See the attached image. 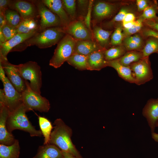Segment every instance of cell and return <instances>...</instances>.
Masks as SVG:
<instances>
[{
	"label": "cell",
	"instance_id": "cell-12",
	"mask_svg": "<svg viewBox=\"0 0 158 158\" xmlns=\"http://www.w3.org/2000/svg\"><path fill=\"white\" fill-rule=\"evenodd\" d=\"M9 8L17 11L22 20L35 19L39 16L36 6L33 1H11Z\"/></svg>",
	"mask_w": 158,
	"mask_h": 158
},
{
	"label": "cell",
	"instance_id": "cell-31",
	"mask_svg": "<svg viewBox=\"0 0 158 158\" xmlns=\"http://www.w3.org/2000/svg\"><path fill=\"white\" fill-rule=\"evenodd\" d=\"M125 52L124 49L120 47H113L105 49L104 51L105 58L107 61L119 59Z\"/></svg>",
	"mask_w": 158,
	"mask_h": 158
},
{
	"label": "cell",
	"instance_id": "cell-40",
	"mask_svg": "<svg viewBox=\"0 0 158 158\" xmlns=\"http://www.w3.org/2000/svg\"><path fill=\"white\" fill-rule=\"evenodd\" d=\"M143 34L145 36L153 37L158 40V32L150 28L146 29Z\"/></svg>",
	"mask_w": 158,
	"mask_h": 158
},
{
	"label": "cell",
	"instance_id": "cell-11",
	"mask_svg": "<svg viewBox=\"0 0 158 158\" xmlns=\"http://www.w3.org/2000/svg\"><path fill=\"white\" fill-rule=\"evenodd\" d=\"M5 74L16 90L22 93L26 88L24 80L19 73L17 65L12 64L8 61H0Z\"/></svg>",
	"mask_w": 158,
	"mask_h": 158
},
{
	"label": "cell",
	"instance_id": "cell-22",
	"mask_svg": "<svg viewBox=\"0 0 158 158\" xmlns=\"http://www.w3.org/2000/svg\"><path fill=\"white\" fill-rule=\"evenodd\" d=\"M112 31L106 30L96 25H93L92 31L93 38L103 49L106 48L109 43L110 36Z\"/></svg>",
	"mask_w": 158,
	"mask_h": 158
},
{
	"label": "cell",
	"instance_id": "cell-25",
	"mask_svg": "<svg viewBox=\"0 0 158 158\" xmlns=\"http://www.w3.org/2000/svg\"><path fill=\"white\" fill-rule=\"evenodd\" d=\"M38 119L40 130L44 138L43 145L49 144L54 127L49 120L45 117L38 116Z\"/></svg>",
	"mask_w": 158,
	"mask_h": 158
},
{
	"label": "cell",
	"instance_id": "cell-43",
	"mask_svg": "<svg viewBox=\"0 0 158 158\" xmlns=\"http://www.w3.org/2000/svg\"><path fill=\"white\" fill-rule=\"evenodd\" d=\"M6 23L5 14L0 12V28H1Z\"/></svg>",
	"mask_w": 158,
	"mask_h": 158
},
{
	"label": "cell",
	"instance_id": "cell-8",
	"mask_svg": "<svg viewBox=\"0 0 158 158\" xmlns=\"http://www.w3.org/2000/svg\"><path fill=\"white\" fill-rule=\"evenodd\" d=\"M33 1L36 6L40 18V31L51 27H62L61 22L58 16L51 11L42 1Z\"/></svg>",
	"mask_w": 158,
	"mask_h": 158
},
{
	"label": "cell",
	"instance_id": "cell-26",
	"mask_svg": "<svg viewBox=\"0 0 158 158\" xmlns=\"http://www.w3.org/2000/svg\"><path fill=\"white\" fill-rule=\"evenodd\" d=\"M39 26L35 19L22 20L16 28L18 33H28L39 30Z\"/></svg>",
	"mask_w": 158,
	"mask_h": 158
},
{
	"label": "cell",
	"instance_id": "cell-5",
	"mask_svg": "<svg viewBox=\"0 0 158 158\" xmlns=\"http://www.w3.org/2000/svg\"><path fill=\"white\" fill-rule=\"evenodd\" d=\"M77 40L66 34L58 43L49 65L55 68L60 67L74 53Z\"/></svg>",
	"mask_w": 158,
	"mask_h": 158
},
{
	"label": "cell",
	"instance_id": "cell-17",
	"mask_svg": "<svg viewBox=\"0 0 158 158\" xmlns=\"http://www.w3.org/2000/svg\"><path fill=\"white\" fill-rule=\"evenodd\" d=\"M42 2L52 12L60 18L63 28L67 26L71 21L64 10L60 0H42Z\"/></svg>",
	"mask_w": 158,
	"mask_h": 158
},
{
	"label": "cell",
	"instance_id": "cell-35",
	"mask_svg": "<svg viewBox=\"0 0 158 158\" xmlns=\"http://www.w3.org/2000/svg\"><path fill=\"white\" fill-rule=\"evenodd\" d=\"M124 37L122 29L120 27H118L112 33L111 38L110 44L115 46L120 44Z\"/></svg>",
	"mask_w": 158,
	"mask_h": 158
},
{
	"label": "cell",
	"instance_id": "cell-48",
	"mask_svg": "<svg viewBox=\"0 0 158 158\" xmlns=\"http://www.w3.org/2000/svg\"><path fill=\"white\" fill-rule=\"evenodd\" d=\"M152 20L156 23H158V17L157 16L156 18Z\"/></svg>",
	"mask_w": 158,
	"mask_h": 158
},
{
	"label": "cell",
	"instance_id": "cell-7",
	"mask_svg": "<svg viewBox=\"0 0 158 158\" xmlns=\"http://www.w3.org/2000/svg\"><path fill=\"white\" fill-rule=\"evenodd\" d=\"M26 85L25 90L22 93L23 103L28 111L35 110L40 112H47L50 108L48 99L33 91L29 82L25 80Z\"/></svg>",
	"mask_w": 158,
	"mask_h": 158
},
{
	"label": "cell",
	"instance_id": "cell-1",
	"mask_svg": "<svg viewBox=\"0 0 158 158\" xmlns=\"http://www.w3.org/2000/svg\"><path fill=\"white\" fill-rule=\"evenodd\" d=\"M66 34L62 27L49 28L38 31L33 36L14 47L11 52L22 51L28 47L33 45L40 49L51 47L58 44Z\"/></svg>",
	"mask_w": 158,
	"mask_h": 158
},
{
	"label": "cell",
	"instance_id": "cell-19",
	"mask_svg": "<svg viewBox=\"0 0 158 158\" xmlns=\"http://www.w3.org/2000/svg\"><path fill=\"white\" fill-rule=\"evenodd\" d=\"M105 49L95 51L88 56V70L99 71L107 66V63L104 57Z\"/></svg>",
	"mask_w": 158,
	"mask_h": 158
},
{
	"label": "cell",
	"instance_id": "cell-6",
	"mask_svg": "<svg viewBox=\"0 0 158 158\" xmlns=\"http://www.w3.org/2000/svg\"><path fill=\"white\" fill-rule=\"evenodd\" d=\"M17 67L22 78L24 80L30 81L31 88L41 94L42 74L40 66L36 62L30 61L18 65Z\"/></svg>",
	"mask_w": 158,
	"mask_h": 158
},
{
	"label": "cell",
	"instance_id": "cell-18",
	"mask_svg": "<svg viewBox=\"0 0 158 158\" xmlns=\"http://www.w3.org/2000/svg\"><path fill=\"white\" fill-rule=\"evenodd\" d=\"M103 49H105L94 40H77L74 53L87 56L95 51Z\"/></svg>",
	"mask_w": 158,
	"mask_h": 158
},
{
	"label": "cell",
	"instance_id": "cell-16",
	"mask_svg": "<svg viewBox=\"0 0 158 158\" xmlns=\"http://www.w3.org/2000/svg\"><path fill=\"white\" fill-rule=\"evenodd\" d=\"M142 114L147 120L152 133H154L155 124L158 121V98L148 100L143 109Z\"/></svg>",
	"mask_w": 158,
	"mask_h": 158
},
{
	"label": "cell",
	"instance_id": "cell-15",
	"mask_svg": "<svg viewBox=\"0 0 158 158\" xmlns=\"http://www.w3.org/2000/svg\"><path fill=\"white\" fill-rule=\"evenodd\" d=\"M9 112L5 106L0 104V143L7 145H12L16 140L7 128L6 121Z\"/></svg>",
	"mask_w": 158,
	"mask_h": 158
},
{
	"label": "cell",
	"instance_id": "cell-47",
	"mask_svg": "<svg viewBox=\"0 0 158 158\" xmlns=\"http://www.w3.org/2000/svg\"><path fill=\"white\" fill-rule=\"evenodd\" d=\"M6 41L5 38L1 30L0 29V44L4 43Z\"/></svg>",
	"mask_w": 158,
	"mask_h": 158
},
{
	"label": "cell",
	"instance_id": "cell-30",
	"mask_svg": "<svg viewBox=\"0 0 158 158\" xmlns=\"http://www.w3.org/2000/svg\"><path fill=\"white\" fill-rule=\"evenodd\" d=\"M150 37L142 51L143 58L148 57L153 53L158 54V40L153 37Z\"/></svg>",
	"mask_w": 158,
	"mask_h": 158
},
{
	"label": "cell",
	"instance_id": "cell-34",
	"mask_svg": "<svg viewBox=\"0 0 158 158\" xmlns=\"http://www.w3.org/2000/svg\"><path fill=\"white\" fill-rule=\"evenodd\" d=\"M143 20L141 18L135 21L133 25L130 28L123 29V33L124 37H128L138 32L142 26Z\"/></svg>",
	"mask_w": 158,
	"mask_h": 158
},
{
	"label": "cell",
	"instance_id": "cell-3",
	"mask_svg": "<svg viewBox=\"0 0 158 158\" xmlns=\"http://www.w3.org/2000/svg\"><path fill=\"white\" fill-rule=\"evenodd\" d=\"M28 111L22 103L15 110L9 112L6 121L8 131L12 133L16 129L29 133L31 137H41L42 135L40 130H36L29 121L26 113Z\"/></svg>",
	"mask_w": 158,
	"mask_h": 158
},
{
	"label": "cell",
	"instance_id": "cell-14",
	"mask_svg": "<svg viewBox=\"0 0 158 158\" xmlns=\"http://www.w3.org/2000/svg\"><path fill=\"white\" fill-rule=\"evenodd\" d=\"M116 9L114 4L102 1H97L94 4L93 10V25L98 22L111 16Z\"/></svg>",
	"mask_w": 158,
	"mask_h": 158
},
{
	"label": "cell",
	"instance_id": "cell-42",
	"mask_svg": "<svg viewBox=\"0 0 158 158\" xmlns=\"http://www.w3.org/2000/svg\"><path fill=\"white\" fill-rule=\"evenodd\" d=\"M135 19V15L132 13H128L123 21V23L129 22H133Z\"/></svg>",
	"mask_w": 158,
	"mask_h": 158
},
{
	"label": "cell",
	"instance_id": "cell-23",
	"mask_svg": "<svg viewBox=\"0 0 158 158\" xmlns=\"http://www.w3.org/2000/svg\"><path fill=\"white\" fill-rule=\"evenodd\" d=\"M20 147L18 140L11 145L0 144V158H19Z\"/></svg>",
	"mask_w": 158,
	"mask_h": 158
},
{
	"label": "cell",
	"instance_id": "cell-38",
	"mask_svg": "<svg viewBox=\"0 0 158 158\" xmlns=\"http://www.w3.org/2000/svg\"><path fill=\"white\" fill-rule=\"evenodd\" d=\"M11 1V0H0V12L5 14L6 10L8 9Z\"/></svg>",
	"mask_w": 158,
	"mask_h": 158
},
{
	"label": "cell",
	"instance_id": "cell-9",
	"mask_svg": "<svg viewBox=\"0 0 158 158\" xmlns=\"http://www.w3.org/2000/svg\"><path fill=\"white\" fill-rule=\"evenodd\" d=\"M147 57L143 58L130 66L135 79V84L138 85L144 84L153 78L152 71Z\"/></svg>",
	"mask_w": 158,
	"mask_h": 158
},
{
	"label": "cell",
	"instance_id": "cell-2",
	"mask_svg": "<svg viewBox=\"0 0 158 158\" xmlns=\"http://www.w3.org/2000/svg\"><path fill=\"white\" fill-rule=\"evenodd\" d=\"M53 125L49 144L56 145L61 151L70 153L77 158H83L72 142L71 128L60 118L56 119Z\"/></svg>",
	"mask_w": 158,
	"mask_h": 158
},
{
	"label": "cell",
	"instance_id": "cell-46",
	"mask_svg": "<svg viewBox=\"0 0 158 158\" xmlns=\"http://www.w3.org/2000/svg\"><path fill=\"white\" fill-rule=\"evenodd\" d=\"M158 127V121L155 124V127ZM152 138L156 142H158V134L155 132L152 133Z\"/></svg>",
	"mask_w": 158,
	"mask_h": 158
},
{
	"label": "cell",
	"instance_id": "cell-39",
	"mask_svg": "<svg viewBox=\"0 0 158 158\" xmlns=\"http://www.w3.org/2000/svg\"><path fill=\"white\" fill-rule=\"evenodd\" d=\"M136 4L138 9L139 11H143L149 6L147 2L145 0H137Z\"/></svg>",
	"mask_w": 158,
	"mask_h": 158
},
{
	"label": "cell",
	"instance_id": "cell-41",
	"mask_svg": "<svg viewBox=\"0 0 158 158\" xmlns=\"http://www.w3.org/2000/svg\"><path fill=\"white\" fill-rule=\"evenodd\" d=\"M145 24L149 28L158 32V23L152 20H145Z\"/></svg>",
	"mask_w": 158,
	"mask_h": 158
},
{
	"label": "cell",
	"instance_id": "cell-21",
	"mask_svg": "<svg viewBox=\"0 0 158 158\" xmlns=\"http://www.w3.org/2000/svg\"><path fill=\"white\" fill-rule=\"evenodd\" d=\"M107 66L114 68L119 76L122 79L130 83H135V79L133 73L129 66L121 64L118 59L107 61Z\"/></svg>",
	"mask_w": 158,
	"mask_h": 158
},
{
	"label": "cell",
	"instance_id": "cell-44",
	"mask_svg": "<svg viewBox=\"0 0 158 158\" xmlns=\"http://www.w3.org/2000/svg\"><path fill=\"white\" fill-rule=\"evenodd\" d=\"M63 158H77L73 154L65 151H62Z\"/></svg>",
	"mask_w": 158,
	"mask_h": 158
},
{
	"label": "cell",
	"instance_id": "cell-36",
	"mask_svg": "<svg viewBox=\"0 0 158 158\" xmlns=\"http://www.w3.org/2000/svg\"><path fill=\"white\" fill-rule=\"evenodd\" d=\"M5 38L6 41H8L15 36L18 33L16 28L11 27L7 24L0 28Z\"/></svg>",
	"mask_w": 158,
	"mask_h": 158
},
{
	"label": "cell",
	"instance_id": "cell-20",
	"mask_svg": "<svg viewBox=\"0 0 158 158\" xmlns=\"http://www.w3.org/2000/svg\"><path fill=\"white\" fill-rule=\"evenodd\" d=\"M32 158H63L62 151L56 145L49 144L39 146Z\"/></svg>",
	"mask_w": 158,
	"mask_h": 158
},
{
	"label": "cell",
	"instance_id": "cell-27",
	"mask_svg": "<svg viewBox=\"0 0 158 158\" xmlns=\"http://www.w3.org/2000/svg\"><path fill=\"white\" fill-rule=\"evenodd\" d=\"M143 58L142 53L132 51L126 53L118 60L122 65L129 66L131 64L138 61Z\"/></svg>",
	"mask_w": 158,
	"mask_h": 158
},
{
	"label": "cell",
	"instance_id": "cell-33",
	"mask_svg": "<svg viewBox=\"0 0 158 158\" xmlns=\"http://www.w3.org/2000/svg\"><path fill=\"white\" fill-rule=\"evenodd\" d=\"M158 11V7L157 3H155L154 4L149 6L143 11L141 18L142 20L154 19L157 17L156 14Z\"/></svg>",
	"mask_w": 158,
	"mask_h": 158
},
{
	"label": "cell",
	"instance_id": "cell-32",
	"mask_svg": "<svg viewBox=\"0 0 158 158\" xmlns=\"http://www.w3.org/2000/svg\"><path fill=\"white\" fill-rule=\"evenodd\" d=\"M63 8L71 21L76 19L77 12L76 1L61 0Z\"/></svg>",
	"mask_w": 158,
	"mask_h": 158
},
{
	"label": "cell",
	"instance_id": "cell-13",
	"mask_svg": "<svg viewBox=\"0 0 158 158\" xmlns=\"http://www.w3.org/2000/svg\"><path fill=\"white\" fill-rule=\"evenodd\" d=\"M39 31L28 33H18L10 40L0 44V61H8L7 55L13 48L33 36Z\"/></svg>",
	"mask_w": 158,
	"mask_h": 158
},
{
	"label": "cell",
	"instance_id": "cell-28",
	"mask_svg": "<svg viewBox=\"0 0 158 158\" xmlns=\"http://www.w3.org/2000/svg\"><path fill=\"white\" fill-rule=\"evenodd\" d=\"M142 42L139 35H135L126 37L124 40V45L128 51L138 50L141 47Z\"/></svg>",
	"mask_w": 158,
	"mask_h": 158
},
{
	"label": "cell",
	"instance_id": "cell-29",
	"mask_svg": "<svg viewBox=\"0 0 158 158\" xmlns=\"http://www.w3.org/2000/svg\"><path fill=\"white\" fill-rule=\"evenodd\" d=\"M6 24L14 28H16L22 19L19 13L16 11L8 9L5 13Z\"/></svg>",
	"mask_w": 158,
	"mask_h": 158
},
{
	"label": "cell",
	"instance_id": "cell-4",
	"mask_svg": "<svg viewBox=\"0 0 158 158\" xmlns=\"http://www.w3.org/2000/svg\"><path fill=\"white\" fill-rule=\"evenodd\" d=\"M0 78L4 86L0 90V104L5 106L10 112L23 103L21 93L18 92L10 82L0 64Z\"/></svg>",
	"mask_w": 158,
	"mask_h": 158
},
{
	"label": "cell",
	"instance_id": "cell-45",
	"mask_svg": "<svg viewBox=\"0 0 158 158\" xmlns=\"http://www.w3.org/2000/svg\"><path fill=\"white\" fill-rule=\"evenodd\" d=\"M135 21L123 23V25L124 28L128 29L131 28L134 24Z\"/></svg>",
	"mask_w": 158,
	"mask_h": 158
},
{
	"label": "cell",
	"instance_id": "cell-10",
	"mask_svg": "<svg viewBox=\"0 0 158 158\" xmlns=\"http://www.w3.org/2000/svg\"><path fill=\"white\" fill-rule=\"evenodd\" d=\"M63 28L66 34L77 40H93L92 32L86 26L82 19L71 21Z\"/></svg>",
	"mask_w": 158,
	"mask_h": 158
},
{
	"label": "cell",
	"instance_id": "cell-24",
	"mask_svg": "<svg viewBox=\"0 0 158 158\" xmlns=\"http://www.w3.org/2000/svg\"><path fill=\"white\" fill-rule=\"evenodd\" d=\"M88 56L73 53L66 62L79 70H88Z\"/></svg>",
	"mask_w": 158,
	"mask_h": 158
},
{
	"label": "cell",
	"instance_id": "cell-37",
	"mask_svg": "<svg viewBox=\"0 0 158 158\" xmlns=\"http://www.w3.org/2000/svg\"><path fill=\"white\" fill-rule=\"evenodd\" d=\"M128 11L127 9L123 8L121 9L112 19L109 22L108 25H112L115 22L123 21Z\"/></svg>",
	"mask_w": 158,
	"mask_h": 158
}]
</instances>
